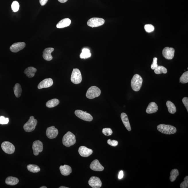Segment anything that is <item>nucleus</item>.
Wrapping results in <instances>:
<instances>
[{
	"instance_id": "1",
	"label": "nucleus",
	"mask_w": 188,
	"mask_h": 188,
	"mask_svg": "<svg viewBox=\"0 0 188 188\" xmlns=\"http://www.w3.org/2000/svg\"><path fill=\"white\" fill-rule=\"evenodd\" d=\"M76 137L74 134L68 131L64 135L63 139V143L64 146L70 147L76 143Z\"/></svg>"
},
{
	"instance_id": "2",
	"label": "nucleus",
	"mask_w": 188,
	"mask_h": 188,
	"mask_svg": "<svg viewBox=\"0 0 188 188\" xmlns=\"http://www.w3.org/2000/svg\"><path fill=\"white\" fill-rule=\"evenodd\" d=\"M157 128L158 131L166 135H172L175 133L177 132L176 127L170 125L161 124L158 125Z\"/></svg>"
},
{
	"instance_id": "3",
	"label": "nucleus",
	"mask_w": 188,
	"mask_h": 188,
	"mask_svg": "<svg viewBox=\"0 0 188 188\" xmlns=\"http://www.w3.org/2000/svg\"><path fill=\"white\" fill-rule=\"evenodd\" d=\"M143 82V78L140 75L137 74L134 75L132 78L131 83L132 90L136 92L139 91Z\"/></svg>"
},
{
	"instance_id": "4",
	"label": "nucleus",
	"mask_w": 188,
	"mask_h": 188,
	"mask_svg": "<svg viewBox=\"0 0 188 188\" xmlns=\"http://www.w3.org/2000/svg\"><path fill=\"white\" fill-rule=\"evenodd\" d=\"M37 123V121L35 119L33 116H31L28 121L26 122L24 126V129L27 132H31L35 129Z\"/></svg>"
},
{
	"instance_id": "5",
	"label": "nucleus",
	"mask_w": 188,
	"mask_h": 188,
	"mask_svg": "<svg viewBox=\"0 0 188 188\" xmlns=\"http://www.w3.org/2000/svg\"><path fill=\"white\" fill-rule=\"evenodd\" d=\"M101 93L100 90L96 86H92L90 87L86 92V96L88 98L93 99L98 97Z\"/></svg>"
},
{
	"instance_id": "6",
	"label": "nucleus",
	"mask_w": 188,
	"mask_h": 188,
	"mask_svg": "<svg viewBox=\"0 0 188 188\" xmlns=\"http://www.w3.org/2000/svg\"><path fill=\"white\" fill-rule=\"evenodd\" d=\"M71 81L73 84H78L82 81L81 71L78 69H73L71 76Z\"/></svg>"
},
{
	"instance_id": "7",
	"label": "nucleus",
	"mask_w": 188,
	"mask_h": 188,
	"mask_svg": "<svg viewBox=\"0 0 188 188\" xmlns=\"http://www.w3.org/2000/svg\"><path fill=\"white\" fill-rule=\"evenodd\" d=\"M75 115L80 119L86 121L91 122L93 119V118L91 114L81 110L75 111Z\"/></svg>"
},
{
	"instance_id": "8",
	"label": "nucleus",
	"mask_w": 188,
	"mask_h": 188,
	"mask_svg": "<svg viewBox=\"0 0 188 188\" xmlns=\"http://www.w3.org/2000/svg\"><path fill=\"white\" fill-rule=\"evenodd\" d=\"M104 20L101 18H93L90 19L88 21V25L92 28L99 27L103 25Z\"/></svg>"
},
{
	"instance_id": "9",
	"label": "nucleus",
	"mask_w": 188,
	"mask_h": 188,
	"mask_svg": "<svg viewBox=\"0 0 188 188\" xmlns=\"http://www.w3.org/2000/svg\"><path fill=\"white\" fill-rule=\"evenodd\" d=\"M1 147L3 151L8 154H12L15 150L14 145L9 142H3L1 144Z\"/></svg>"
},
{
	"instance_id": "10",
	"label": "nucleus",
	"mask_w": 188,
	"mask_h": 188,
	"mask_svg": "<svg viewBox=\"0 0 188 188\" xmlns=\"http://www.w3.org/2000/svg\"><path fill=\"white\" fill-rule=\"evenodd\" d=\"M32 148L34 155L37 156L39 153L41 152L43 150V144L40 140H36L33 142Z\"/></svg>"
},
{
	"instance_id": "11",
	"label": "nucleus",
	"mask_w": 188,
	"mask_h": 188,
	"mask_svg": "<svg viewBox=\"0 0 188 188\" xmlns=\"http://www.w3.org/2000/svg\"><path fill=\"white\" fill-rule=\"evenodd\" d=\"M175 50L172 47H166L163 50L162 55L164 58L168 60H171L174 58Z\"/></svg>"
},
{
	"instance_id": "12",
	"label": "nucleus",
	"mask_w": 188,
	"mask_h": 188,
	"mask_svg": "<svg viewBox=\"0 0 188 188\" xmlns=\"http://www.w3.org/2000/svg\"><path fill=\"white\" fill-rule=\"evenodd\" d=\"M88 183L90 186L93 188H99L102 186V182L99 178L93 176L90 179Z\"/></svg>"
},
{
	"instance_id": "13",
	"label": "nucleus",
	"mask_w": 188,
	"mask_h": 188,
	"mask_svg": "<svg viewBox=\"0 0 188 188\" xmlns=\"http://www.w3.org/2000/svg\"><path fill=\"white\" fill-rule=\"evenodd\" d=\"M58 130L55 128V126H51L48 127L46 131V136L49 138L50 139H54L56 138L58 135Z\"/></svg>"
},
{
	"instance_id": "14",
	"label": "nucleus",
	"mask_w": 188,
	"mask_h": 188,
	"mask_svg": "<svg viewBox=\"0 0 188 188\" xmlns=\"http://www.w3.org/2000/svg\"><path fill=\"white\" fill-rule=\"evenodd\" d=\"M26 46V43L24 42H18L13 44L10 47V50L13 52L17 53L20 51Z\"/></svg>"
},
{
	"instance_id": "15",
	"label": "nucleus",
	"mask_w": 188,
	"mask_h": 188,
	"mask_svg": "<svg viewBox=\"0 0 188 188\" xmlns=\"http://www.w3.org/2000/svg\"><path fill=\"white\" fill-rule=\"evenodd\" d=\"M53 84V80L52 78H46L41 82L38 86L37 87L39 89L48 88L52 86Z\"/></svg>"
},
{
	"instance_id": "16",
	"label": "nucleus",
	"mask_w": 188,
	"mask_h": 188,
	"mask_svg": "<svg viewBox=\"0 0 188 188\" xmlns=\"http://www.w3.org/2000/svg\"><path fill=\"white\" fill-rule=\"evenodd\" d=\"M78 152L81 156L83 157H87L92 154L93 150L84 146L80 147L78 149Z\"/></svg>"
},
{
	"instance_id": "17",
	"label": "nucleus",
	"mask_w": 188,
	"mask_h": 188,
	"mask_svg": "<svg viewBox=\"0 0 188 188\" xmlns=\"http://www.w3.org/2000/svg\"><path fill=\"white\" fill-rule=\"evenodd\" d=\"M90 169L94 171H101L103 170L104 168L100 163L98 160H95L92 162L90 165Z\"/></svg>"
},
{
	"instance_id": "18",
	"label": "nucleus",
	"mask_w": 188,
	"mask_h": 188,
	"mask_svg": "<svg viewBox=\"0 0 188 188\" xmlns=\"http://www.w3.org/2000/svg\"><path fill=\"white\" fill-rule=\"evenodd\" d=\"M54 50L53 48H47L45 49L43 51L42 57L44 59L47 61H50L53 59V57L52 56L51 53Z\"/></svg>"
},
{
	"instance_id": "19",
	"label": "nucleus",
	"mask_w": 188,
	"mask_h": 188,
	"mask_svg": "<svg viewBox=\"0 0 188 188\" xmlns=\"http://www.w3.org/2000/svg\"><path fill=\"white\" fill-rule=\"evenodd\" d=\"M121 119L123 123L125 125L126 128L129 131H131V127L129 121L128 117L125 113H122L121 115Z\"/></svg>"
},
{
	"instance_id": "20",
	"label": "nucleus",
	"mask_w": 188,
	"mask_h": 188,
	"mask_svg": "<svg viewBox=\"0 0 188 188\" xmlns=\"http://www.w3.org/2000/svg\"><path fill=\"white\" fill-rule=\"evenodd\" d=\"M158 107L155 102H152L149 104L146 110V112L148 114H150L154 113L157 112Z\"/></svg>"
},
{
	"instance_id": "21",
	"label": "nucleus",
	"mask_w": 188,
	"mask_h": 188,
	"mask_svg": "<svg viewBox=\"0 0 188 188\" xmlns=\"http://www.w3.org/2000/svg\"><path fill=\"white\" fill-rule=\"evenodd\" d=\"M60 170L61 174L63 175V176H65L69 175L72 172L71 167L70 166L67 165L60 166Z\"/></svg>"
},
{
	"instance_id": "22",
	"label": "nucleus",
	"mask_w": 188,
	"mask_h": 188,
	"mask_svg": "<svg viewBox=\"0 0 188 188\" xmlns=\"http://www.w3.org/2000/svg\"><path fill=\"white\" fill-rule=\"evenodd\" d=\"M71 23V20L68 18H65L62 20L57 24L58 28H63L70 26Z\"/></svg>"
},
{
	"instance_id": "23",
	"label": "nucleus",
	"mask_w": 188,
	"mask_h": 188,
	"mask_svg": "<svg viewBox=\"0 0 188 188\" xmlns=\"http://www.w3.org/2000/svg\"><path fill=\"white\" fill-rule=\"evenodd\" d=\"M37 69L33 67H30L26 69L24 71V73L29 78L33 77L35 76Z\"/></svg>"
},
{
	"instance_id": "24",
	"label": "nucleus",
	"mask_w": 188,
	"mask_h": 188,
	"mask_svg": "<svg viewBox=\"0 0 188 188\" xmlns=\"http://www.w3.org/2000/svg\"><path fill=\"white\" fill-rule=\"evenodd\" d=\"M19 180L17 178L10 176L6 178L5 183L8 185L13 186L18 183Z\"/></svg>"
},
{
	"instance_id": "25",
	"label": "nucleus",
	"mask_w": 188,
	"mask_h": 188,
	"mask_svg": "<svg viewBox=\"0 0 188 188\" xmlns=\"http://www.w3.org/2000/svg\"><path fill=\"white\" fill-rule=\"evenodd\" d=\"M168 112L170 113L174 114L176 112V108L174 104L170 101H168L166 102Z\"/></svg>"
},
{
	"instance_id": "26",
	"label": "nucleus",
	"mask_w": 188,
	"mask_h": 188,
	"mask_svg": "<svg viewBox=\"0 0 188 188\" xmlns=\"http://www.w3.org/2000/svg\"><path fill=\"white\" fill-rule=\"evenodd\" d=\"M60 101L58 99H53L47 101L46 104V107L48 108H53L55 107L59 104Z\"/></svg>"
},
{
	"instance_id": "27",
	"label": "nucleus",
	"mask_w": 188,
	"mask_h": 188,
	"mask_svg": "<svg viewBox=\"0 0 188 188\" xmlns=\"http://www.w3.org/2000/svg\"><path fill=\"white\" fill-rule=\"evenodd\" d=\"M13 90L14 94L16 97L17 98L20 97L22 91L20 85L19 83L16 84L15 85Z\"/></svg>"
},
{
	"instance_id": "28",
	"label": "nucleus",
	"mask_w": 188,
	"mask_h": 188,
	"mask_svg": "<svg viewBox=\"0 0 188 188\" xmlns=\"http://www.w3.org/2000/svg\"><path fill=\"white\" fill-rule=\"evenodd\" d=\"M27 169L29 171L32 173H37L40 171V168L37 165L29 164L27 166Z\"/></svg>"
},
{
	"instance_id": "29",
	"label": "nucleus",
	"mask_w": 188,
	"mask_h": 188,
	"mask_svg": "<svg viewBox=\"0 0 188 188\" xmlns=\"http://www.w3.org/2000/svg\"><path fill=\"white\" fill-rule=\"evenodd\" d=\"M179 170L177 169H174L172 170L170 172V181L171 182H174L179 175Z\"/></svg>"
},
{
	"instance_id": "30",
	"label": "nucleus",
	"mask_w": 188,
	"mask_h": 188,
	"mask_svg": "<svg viewBox=\"0 0 188 188\" xmlns=\"http://www.w3.org/2000/svg\"><path fill=\"white\" fill-rule=\"evenodd\" d=\"M154 72L156 74L161 73H167V69L163 66H158L154 69Z\"/></svg>"
},
{
	"instance_id": "31",
	"label": "nucleus",
	"mask_w": 188,
	"mask_h": 188,
	"mask_svg": "<svg viewBox=\"0 0 188 188\" xmlns=\"http://www.w3.org/2000/svg\"><path fill=\"white\" fill-rule=\"evenodd\" d=\"M180 82L183 84L188 82V71H186L184 72L180 78Z\"/></svg>"
},
{
	"instance_id": "32",
	"label": "nucleus",
	"mask_w": 188,
	"mask_h": 188,
	"mask_svg": "<svg viewBox=\"0 0 188 188\" xmlns=\"http://www.w3.org/2000/svg\"><path fill=\"white\" fill-rule=\"evenodd\" d=\"M20 5L18 2L17 1H14L11 5V8L13 12H16L19 11Z\"/></svg>"
},
{
	"instance_id": "33",
	"label": "nucleus",
	"mask_w": 188,
	"mask_h": 188,
	"mask_svg": "<svg viewBox=\"0 0 188 188\" xmlns=\"http://www.w3.org/2000/svg\"><path fill=\"white\" fill-rule=\"evenodd\" d=\"M144 29L147 32H151L154 31V27L152 24H148L145 26Z\"/></svg>"
},
{
	"instance_id": "34",
	"label": "nucleus",
	"mask_w": 188,
	"mask_h": 188,
	"mask_svg": "<svg viewBox=\"0 0 188 188\" xmlns=\"http://www.w3.org/2000/svg\"><path fill=\"white\" fill-rule=\"evenodd\" d=\"M102 133L106 136H110L112 135L113 131L111 128H104L102 130Z\"/></svg>"
},
{
	"instance_id": "35",
	"label": "nucleus",
	"mask_w": 188,
	"mask_h": 188,
	"mask_svg": "<svg viewBox=\"0 0 188 188\" xmlns=\"http://www.w3.org/2000/svg\"><path fill=\"white\" fill-rule=\"evenodd\" d=\"M181 188H187L188 187V176H186L184 179V181L180 185Z\"/></svg>"
},
{
	"instance_id": "36",
	"label": "nucleus",
	"mask_w": 188,
	"mask_h": 188,
	"mask_svg": "<svg viewBox=\"0 0 188 188\" xmlns=\"http://www.w3.org/2000/svg\"><path fill=\"white\" fill-rule=\"evenodd\" d=\"M91 56L90 52H82L80 55V58L81 59H87L90 58Z\"/></svg>"
},
{
	"instance_id": "37",
	"label": "nucleus",
	"mask_w": 188,
	"mask_h": 188,
	"mask_svg": "<svg viewBox=\"0 0 188 188\" xmlns=\"http://www.w3.org/2000/svg\"><path fill=\"white\" fill-rule=\"evenodd\" d=\"M9 122V119L8 118H5L3 116L0 117V124L1 125H6Z\"/></svg>"
},
{
	"instance_id": "38",
	"label": "nucleus",
	"mask_w": 188,
	"mask_h": 188,
	"mask_svg": "<svg viewBox=\"0 0 188 188\" xmlns=\"http://www.w3.org/2000/svg\"><path fill=\"white\" fill-rule=\"evenodd\" d=\"M107 143L111 146L115 147L118 144V142L115 140L108 139L107 141Z\"/></svg>"
},
{
	"instance_id": "39",
	"label": "nucleus",
	"mask_w": 188,
	"mask_h": 188,
	"mask_svg": "<svg viewBox=\"0 0 188 188\" xmlns=\"http://www.w3.org/2000/svg\"><path fill=\"white\" fill-rule=\"evenodd\" d=\"M157 60L158 59L156 57L153 58V63L151 66V68L152 69L154 70L158 66L157 64Z\"/></svg>"
},
{
	"instance_id": "40",
	"label": "nucleus",
	"mask_w": 188,
	"mask_h": 188,
	"mask_svg": "<svg viewBox=\"0 0 188 188\" xmlns=\"http://www.w3.org/2000/svg\"><path fill=\"white\" fill-rule=\"evenodd\" d=\"M182 102L188 112V98L187 97H184L183 99Z\"/></svg>"
},
{
	"instance_id": "41",
	"label": "nucleus",
	"mask_w": 188,
	"mask_h": 188,
	"mask_svg": "<svg viewBox=\"0 0 188 188\" xmlns=\"http://www.w3.org/2000/svg\"><path fill=\"white\" fill-rule=\"evenodd\" d=\"M48 0H40V4L42 6H44L46 4Z\"/></svg>"
},
{
	"instance_id": "42",
	"label": "nucleus",
	"mask_w": 188,
	"mask_h": 188,
	"mask_svg": "<svg viewBox=\"0 0 188 188\" xmlns=\"http://www.w3.org/2000/svg\"><path fill=\"white\" fill-rule=\"evenodd\" d=\"M123 171L121 170V171L120 172V173H119V179H122L123 177Z\"/></svg>"
},
{
	"instance_id": "43",
	"label": "nucleus",
	"mask_w": 188,
	"mask_h": 188,
	"mask_svg": "<svg viewBox=\"0 0 188 188\" xmlns=\"http://www.w3.org/2000/svg\"><path fill=\"white\" fill-rule=\"evenodd\" d=\"M82 52H90V51L89 49L87 48L83 49L82 51Z\"/></svg>"
},
{
	"instance_id": "44",
	"label": "nucleus",
	"mask_w": 188,
	"mask_h": 188,
	"mask_svg": "<svg viewBox=\"0 0 188 188\" xmlns=\"http://www.w3.org/2000/svg\"><path fill=\"white\" fill-rule=\"evenodd\" d=\"M59 2L61 3H65L68 1V0H58Z\"/></svg>"
},
{
	"instance_id": "45",
	"label": "nucleus",
	"mask_w": 188,
	"mask_h": 188,
	"mask_svg": "<svg viewBox=\"0 0 188 188\" xmlns=\"http://www.w3.org/2000/svg\"><path fill=\"white\" fill-rule=\"evenodd\" d=\"M59 188H68V187H65V186H60Z\"/></svg>"
},
{
	"instance_id": "46",
	"label": "nucleus",
	"mask_w": 188,
	"mask_h": 188,
	"mask_svg": "<svg viewBox=\"0 0 188 188\" xmlns=\"http://www.w3.org/2000/svg\"><path fill=\"white\" fill-rule=\"evenodd\" d=\"M47 187H46V186H42V187H40V188H47Z\"/></svg>"
}]
</instances>
